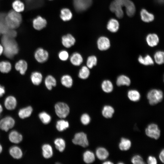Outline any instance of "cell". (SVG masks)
I'll return each instance as SVG.
<instances>
[{"label": "cell", "mask_w": 164, "mask_h": 164, "mask_svg": "<svg viewBox=\"0 0 164 164\" xmlns=\"http://www.w3.org/2000/svg\"><path fill=\"white\" fill-rule=\"evenodd\" d=\"M5 55L9 58H12L16 54L19 50L17 44L13 38L3 35L1 39Z\"/></svg>", "instance_id": "6da1fadb"}, {"label": "cell", "mask_w": 164, "mask_h": 164, "mask_svg": "<svg viewBox=\"0 0 164 164\" xmlns=\"http://www.w3.org/2000/svg\"><path fill=\"white\" fill-rule=\"evenodd\" d=\"M22 21V16L19 12L14 10H11L5 15V23L10 29H14L18 28Z\"/></svg>", "instance_id": "7a4b0ae2"}, {"label": "cell", "mask_w": 164, "mask_h": 164, "mask_svg": "<svg viewBox=\"0 0 164 164\" xmlns=\"http://www.w3.org/2000/svg\"><path fill=\"white\" fill-rule=\"evenodd\" d=\"M131 1L130 0H114L110 5V9L115 14L117 18H121L124 15L122 8L125 7L126 9Z\"/></svg>", "instance_id": "3957f363"}, {"label": "cell", "mask_w": 164, "mask_h": 164, "mask_svg": "<svg viewBox=\"0 0 164 164\" xmlns=\"http://www.w3.org/2000/svg\"><path fill=\"white\" fill-rule=\"evenodd\" d=\"M147 97L149 104L154 105L162 101L163 94L162 91L160 90L153 89L148 93Z\"/></svg>", "instance_id": "277c9868"}, {"label": "cell", "mask_w": 164, "mask_h": 164, "mask_svg": "<svg viewBox=\"0 0 164 164\" xmlns=\"http://www.w3.org/2000/svg\"><path fill=\"white\" fill-rule=\"evenodd\" d=\"M146 135L148 137L157 140L160 137L161 132L158 125L154 123L149 125L145 130Z\"/></svg>", "instance_id": "5b68a950"}, {"label": "cell", "mask_w": 164, "mask_h": 164, "mask_svg": "<svg viewBox=\"0 0 164 164\" xmlns=\"http://www.w3.org/2000/svg\"><path fill=\"white\" fill-rule=\"evenodd\" d=\"M55 108L56 115L60 118H65L69 113V106L64 102L57 103L55 105Z\"/></svg>", "instance_id": "8992f818"}, {"label": "cell", "mask_w": 164, "mask_h": 164, "mask_svg": "<svg viewBox=\"0 0 164 164\" xmlns=\"http://www.w3.org/2000/svg\"><path fill=\"white\" fill-rule=\"evenodd\" d=\"M92 0H73V6L79 12L86 11L91 5Z\"/></svg>", "instance_id": "52a82bcc"}, {"label": "cell", "mask_w": 164, "mask_h": 164, "mask_svg": "<svg viewBox=\"0 0 164 164\" xmlns=\"http://www.w3.org/2000/svg\"><path fill=\"white\" fill-rule=\"evenodd\" d=\"M74 144L77 145L84 147H87L88 145V142L86 135L83 132L76 133L72 140Z\"/></svg>", "instance_id": "ba28073f"}, {"label": "cell", "mask_w": 164, "mask_h": 164, "mask_svg": "<svg viewBox=\"0 0 164 164\" xmlns=\"http://www.w3.org/2000/svg\"><path fill=\"white\" fill-rule=\"evenodd\" d=\"M34 57L36 61L40 63L46 62L49 57L48 51L43 48H39L35 51Z\"/></svg>", "instance_id": "9c48e42d"}, {"label": "cell", "mask_w": 164, "mask_h": 164, "mask_svg": "<svg viewBox=\"0 0 164 164\" xmlns=\"http://www.w3.org/2000/svg\"><path fill=\"white\" fill-rule=\"evenodd\" d=\"M15 124L14 120L11 117L7 116L0 120V129L5 132H7L14 127Z\"/></svg>", "instance_id": "30bf717a"}, {"label": "cell", "mask_w": 164, "mask_h": 164, "mask_svg": "<svg viewBox=\"0 0 164 164\" xmlns=\"http://www.w3.org/2000/svg\"><path fill=\"white\" fill-rule=\"evenodd\" d=\"M97 46L99 50L101 51L108 49L110 47V42L108 38L104 36L99 37L97 42Z\"/></svg>", "instance_id": "8fae6325"}, {"label": "cell", "mask_w": 164, "mask_h": 164, "mask_svg": "<svg viewBox=\"0 0 164 164\" xmlns=\"http://www.w3.org/2000/svg\"><path fill=\"white\" fill-rule=\"evenodd\" d=\"M76 42L75 37L70 34H67L61 38V43L63 46L67 48H69L74 46Z\"/></svg>", "instance_id": "7c38bea8"}, {"label": "cell", "mask_w": 164, "mask_h": 164, "mask_svg": "<svg viewBox=\"0 0 164 164\" xmlns=\"http://www.w3.org/2000/svg\"><path fill=\"white\" fill-rule=\"evenodd\" d=\"M32 23L34 28L37 30H40L46 26L47 22L45 19L38 16L33 19Z\"/></svg>", "instance_id": "4fadbf2b"}, {"label": "cell", "mask_w": 164, "mask_h": 164, "mask_svg": "<svg viewBox=\"0 0 164 164\" xmlns=\"http://www.w3.org/2000/svg\"><path fill=\"white\" fill-rule=\"evenodd\" d=\"M71 63L74 66H80L83 62V58L82 55L78 52L73 53L69 57Z\"/></svg>", "instance_id": "5bb4252c"}, {"label": "cell", "mask_w": 164, "mask_h": 164, "mask_svg": "<svg viewBox=\"0 0 164 164\" xmlns=\"http://www.w3.org/2000/svg\"><path fill=\"white\" fill-rule=\"evenodd\" d=\"M44 84L46 88L49 90H51L57 85V81L55 78L51 75H48L45 78Z\"/></svg>", "instance_id": "9a60e30c"}, {"label": "cell", "mask_w": 164, "mask_h": 164, "mask_svg": "<svg viewBox=\"0 0 164 164\" xmlns=\"http://www.w3.org/2000/svg\"><path fill=\"white\" fill-rule=\"evenodd\" d=\"M60 82L63 86L67 88H70L73 84V80L70 75L65 74L61 77Z\"/></svg>", "instance_id": "2e32d148"}, {"label": "cell", "mask_w": 164, "mask_h": 164, "mask_svg": "<svg viewBox=\"0 0 164 164\" xmlns=\"http://www.w3.org/2000/svg\"><path fill=\"white\" fill-rule=\"evenodd\" d=\"M16 104L17 101L15 98L12 96L7 97L4 102L5 108L9 110L14 109L16 107Z\"/></svg>", "instance_id": "e0dca14e"}, {"label": "cell", "mask_w": 164, "mask_h": 164, "mask_svg": "<svg viewBox=\"0 0 164 164\" xmlns=\"http://www.w3.org/2000/svg\"><path fill=\"white\" fill-rule=\"evenodd\" d=\"M148 45L150 47H153L157 46L159 43V39L157 35L155 33L148 35L146 38Z\"/></svg>", "instance_id": "ac0fdd59"}, {"label": "cell", "mask_w": 164, "mask_h": 164, "mask_svg": "<svg viewBox=\"0 0 164 164\" xmlns=\"http://www.w3.org/2000/svg\"><path fill=\"white\" fill-rule=\"evenodd\" d=\"M73 14L68 8H64L60 10V17L63 21L67 22L70 20L72 18Z\"/></svg>", "instance_id": "d6986e66"}, {"label": "cell", "mask_w": 164, "mask_h": 164, "mask_svg": "<svg viewBox=\"0 0 164 164\" xmlns=\"http://www.w3.org/2000/svg\"><path fill=\"white\" fill-rule=\"evenodd\" d=\"M9 138L11 142L16 144L20 143L22 140V135L16 131H12L9 134Z\"/></svg>", "instance_id": "ffe728a7"}, {"label": "cell", "mask_w": 164, "mask_h": 164, "mask_svg": "<svg viewBox=\"0 0 164 164\" xmlns=\"http://www.w3.org/2000/svg\"><path fill=\"white\" fill-rule=\"evenodd\" d=\"M132 142L128 138L122 137L119 143L118 147L120 150L126 151L130 148Z\"/></svg>", "instance_id": "44dd1931"}, {"label": "cell", "mask_w": 164, "mask_h": 164, "mask_svg": "<svg viewBox=\"0 0 164 164\" xmlns=\"http://www.w3.org/2000/svg\"><path fill=\"white\" fill-rule=\"evenodd\" d=\"M119 26V23L117 20L114 19H111L108 21L107 28L110 32H115L118 31Z\"/></svg>", "instance_id": "7402d4cb"}, {"label": "cell", "mask_w": 164, "mask_h": 164, "mask_svg": "<svg viewBox=\"0 0 164 164\" xmlns=\"http://www.w3.org/2000/svg\"><path fill=\"white\" fill-rule=\"evenodd\" d=\"M141 18L142 21L149 22L153 21L154 19L153 14L149 12L145 9H142L140 12Z\"/></svg>", "instance_id": "603a6c76"}, {"label": "cell", "mask_w": 164, "mask_h": 164, "mask_svg": "<svg viewBox=\"0 0 164 164\" xmlns=\"http://www.w3.org/2000/svg\"><path fill=\"white\" fill-rule=\"evenodd\" d=\"M114 113V109L112 106L110 105H105L103 108L102 114L104 118H111Z\"/></svg>", "instance_id": "cb8c5ba5"}, {"label": "cell", "mask_w": 164, "mask_h": 164, "mask_svg": "<svg viewBox=\"0 0 164 164\" xmlns=\"http://www.w3.org/2000/svg\"><path fill=\"white\" fill-rule=\"evenodd\" d=\"M109 155L108 151L104 148L99 147L96 150V156L100 160H103L106 159L109 156Z\"/></svg>", "instance_id": "d4e9b609"}, {"label": "cell", "mask_w": 164, "mask_h": 164, "mask_svg": "<svg viewBox=\"0 0 164 164\" xmlns=\"http://www.w3.org/2000/svg\"><path fill=\"white\" fill-rule=\"evenodd\" d=\"M131 80L128 76L121 75L119 76L116 80V83L118 86L126 85L129 86L131 84Z\"/></svg>", "instance_id": "484cf974"}, {"label": "cell", "mask_w": 164, "mask_h": 164, "mask_svg": "<svg viewBox=\"0 0 164 164\" xmlns=\"http://www.w3.org/2000/svg\"><path fill=\"white\" fill-rule=\"evenodd\" d=\"M27 63L25 61L20 60L15 63V68L16 70L19 71L21 74L23 75L27 70Z\"/></svg>", "instance_id": "4316f807"}, {"label": "cell", "mask_w": 164, "mask_h": 164, "mask_svg": "<svg viewBox=\"0 0 164 164\" xmlns=\"http://www.w3.org/2000/svg\"><path fill=\"white\" fill-rule=\"evenodd\" d=\"M90 74V69L86 65L83 66L80 69L78 74V77L82 80L87 79Z\"/></svg>", "instance_id": "83f0119b"}, {"label": "cell", "mask_w": 164, "mask_h": 164, "mask_svg": "<svg viewBox=\"0 0 164 164\" xmlns=\"http://www.w3.org/2000/svg\"><path fill=\"white\" fill-rule=\"evenodd\" d=\"M43 75L39 72H33L31 76V80L32 83L36 85H38L41 83L43 79Z\"/></svg>", "instance_id": "f1b7e54d"}, {"label": "cell", "mask_w": 164, "mask_h": 164, "mask_svg": "<svg viewBox=\"0 0 164 164\" xmlns=\"http://www.w3.org/2000/svg\"><path fill=\"white\" fill-rule=\"evenodd\" d=\"M128 99L133 102H137L139 101L141 98L140 93L136 90L132 89L129 90L127 93Z\"/></svg>", "instance_id": "f546056e"}, {"label": "cell", "mask_w": 164, "mask_h": 164, "mask_svg": "<svg viewBox=\"0 0 164 164\" xmlns=\"http://www.w3.org/2000/svg\"><path fill=\"white\" fill-rule=\"evenodd\" d=\"M32 111V108L31 106L22 108L19 111L18 113L19 116L22 119L28 118L31 115Z\"/></svg>", "instance_id": "4dcf8cb0"}, {"label": "cell", "mask_w": 164, "mask_h": 164, "mask_svg": "<svg viewBox=\"0 0 164 164\" xmlns=\"http://www.w3.org/2000/svg\"><path fill=\"white\" fill-rule=\"evenodd\" d=\"M103 91L105 93H108L111 92L113 89V86L111 82L108 80H103L101 85Z\"/></svg>", "instance_id": "1f68e13d"}, {"label": "cell", "mask_w": 164, "mask_h": 164, "mask_svg": "<svg viewBox=\"0 0 164 164\" xmlns=\"http://www.w3.org/2000/svg\"><path fill=\"white\" fill-rule=\"evenodd\" d=\"M9 152L11 156L15 159H19L22 157V151L18 147H12L10 149Z\"/></svg>", "instance_id": "d6a6232c"}, {"label": "cell", "mask_w": 164, "mask_h": 164, "mask_svg": "<svg viewBox=\"0 0 164 164\" xmlns=\"http://www.w3.org/2000/svg\"><path fill=\"white\" fill-rule=\"evenodd\" d=\"M138 60L140 63L145 66L152 65L154 64L152 59L149 55H147L144 57L140 55L138 58Z\"/></svg>", "instance_id": "836d02e7"}, {"label": "cell", "mask_w": 164, "mask_h": 164, "mask_svg": "<svg viewBox=\"0 0 164 164\" xmlns=\"http://www.w3.org/2000/svg\"><path fill=\"white\" fill-rule=\"evenodd\" d=\"M43 155L46 159H48L51 157L53 154V151L51 146L49 145L45 144L42 147Z\"/></svg>", "instance_id": "e575fe53"}, {"label": "cell", "mask_w": 164, "mask_h": 164, "mask_svg": "<svg viewBox=\"0 0 164 164\" xmlns=\"http://www.w3.org/2000/svg\"><path fill=\"white\" fill-rule=\"evenodd\" d=\"M97 57L94 55H90L87 58L86 66L89 69H91L97 65Z\"/></svg>", "instance_id": "d590c367"}, {"label": "cell", "mask_w": 164, "mask_h": 164, "mask_svg": "<svg viewBox=\"0 0 164 164\" xmlns=\"http://www.w3.org/2000/svg\"><path fill=\"white\" fill-rule=\"evenodd\" d=\"M83 159L84 162L87 163H90L93 162L95 159L94 154L92 152L87 151L83 155Z\"/></svg>", "instance_id": "8d00e7d4"}, {"label": "cell", "mask_w": 164, "mask_h": 164, "mask_svg": "<svg viewBox=\"0 0 164 164\" xmlns=\"http://www.w3.org/2000/svg\"><path fill=\"white\" fill-rule=\"evenodd\" d=\"M154 58L155 62L158 65H161L164 62V53L162 51L156 52L154 55Z\"/></svg>", "instance_id": "74e56055"}, {"label": "cell", "mask_w": 164, "mask_h": 164, "mask_svg": "<svg viewBox=\"0 0 164 164\" xmlns=\"http://www.w3.org/2000/svg\"><path fill=\"white\" fill-rule=\"evenodd\" d=\"M11 64L8 61H2L0 62V71L3 73H8L11 69Z\"/></svg>", "instance_id": "f35d334b"}, {"label": "cell", "mask_w": 164, "mask_h": 164, "mask_svg": "<svg viewBox=\"0 0 164 164\" xmlns=\"http://www.w3.org/2000/svg\"><path fill=\"white\" fill-rule=\"evenodd\" d=\"M12 6L14 10L18 12L23 11L24 9V4L19 0L14 1L12 4Z\"/></svg>", "instance_id": "ab89813d"}, {"label": "cell", "mask_w": 164, "mask_h": 164, "mask_svg": "<svg viewBox=\"0 0 164 164\" xmlns=\"http://www.w3.org/2000/svg\"><path fill=\"white\" fill-rule=\"evenodd\" d=\"M56 148L60 152H62L65 147L64 140L61 138H57L54 142Z\"/></svg>", "instance_id": "60d3db41"}, {"label": "cell", "mask_w": 164, "mask_h": 164, "mask_svg": "<svg viewBox=\"0 0 164 164\" xmlns=\"http://www.w3.org/2000/svg\"><path fill=\"white\" fill-rule=\"evenodd\" d=\"M69 124L67 121L63 120H60L56 123V127L57 130L59 131H62L68 128Z\"/></svg>", "instance_id": "b9f144b4"}, {"label": "cell", "mask_w": 164, "mask_h": 164, "mask_svg": "<svg viewBox=\"0 0 164 164\" xmlns=\"http://www.w3.org/2000/svg\"><path fill=\"white\" fill-rule=\"evenodd\" d=\"M39 116L42 122L45 124H47L50 123L51 120L50 116L45 112L40 113Z\"/></svg>", "instance_id": "7bdbcfd3"}, {"label": "cell", "mask_w": 164, "mask_h": 164, "mask_svg": "<svg viewBox=\"0 0 164 164\" xmlns=\"http://www.w3.org/2000/svg\"><path fill=\"white\" fill-rule=\"evenodd\" d=\"M58 57L62 61H65L69 58V55L68 52L66 50H62L58 53Z\"/></svg>", "instance_id": "ee69618b"}, {"label": "cell", "mask_w": 164, "mask_h": 164, "mask_svg": "<svg viewBox=\"0 0 164 164\" xmlns=\"http://www.w3.org/2000/svg\"><path fill=\"white\" fill-rule=\"evenodd\" d=\"M131 162L134 164H145L142 158L138 155L133 156L131 159Z\"/></svg>", "instance_id": "f6af8a7d"}, {"label": "cell", "mask_w": 164, "mask_h": 164, "mask_svg": "<svg viewBox=\"0 0 164 164\" xmlns=\"http://www.w3.org/2000/svg\"><path fill=\"white\" fill-rule=\"evenodd\" d=\"M80 120L84 125H87L90 122L91 119L89 116L87 114H83L81 116Z\"/></svg>", "instance_id": "bcb514c9"}, {"label": "cell", "mask_w": 164, "mask_h": 164, "mask_svg": "<svg viewBox=\"0 0 164 164\" xmlns=\"http://www.w3.org/2000/svg\"><path fill=\"white\" fill-rule=\"evenodd\" d=\"M147 162L149 164H157V161L156 158L152 155L148 156L147 159Z\"/></svg>", "instance_id": "7dc6e473"}, {"label": "cell", "mask_w": 164, "mask_h": 164, "mask_svg": "<svg viewBox=\"0 0 164 164\" xmlns=\"http://www.w3.org/2000/svg\"><path fill=\"white\" fill-rule=\"evenodd\" d=\"M29 7H32L35 5L36 0H25Z\"/></svg>", "instance_id": "c3c4849f"}, {"label": "cell", "mask_w": 164, "mask_h": 164, "mask_svg": "<svg viewBox=\"0 0 164 164\" xmlns=\"http://www.w3.org/2000/svg\"><path fill=\"white\" fill-rule=\"evenodd\" d=\"M164 149H162L159 153V158L161 161L163 163H164Z\"/></svg>", "instance_id": "681fc988"}, {"label": "cell", "mask_w": 164, "mask_h": 164, "mask_svg": "<svg viewBox=\"0 0 164 164\" xmlns=\"http://www.w3.org/2000/svg\"><path fill=\"white\" fill-rule=\"evenodd\" d=\"M5 89L4 87L0 85V97H2L5 93Z\"/></svg>", "instance_id": "f907efd6"}, {"label": "cell", "mask_w": 164, "mask_h": 164, "mask_svg": "<svg viewBox=\"0 0 164 164\" xmlns=\"http://www.w3.org/2000/svg\"><path fill=\"white\" fill-rule=\"evenodd\" d=\"M4 49L2 45L0 44V55H1L3 52Z\"/></svg>", "instance_id": "816d5d0a"}, {"label": "cell", "mask_w": 164, "mask_h": 164, "mask_svg": "<svg viewBox=\"0 0 164 164\" xmlns=\"http://www.w3.org/2000/svg\"><path fill=\"white\" fill-rule=\"evenodd\" d=\"M113 163V162L110 161H107L103 163V164H112Z\"/></svg>", "instance_id": "f5cc1de1"}, {"label": "cell", "mask_w": 164, "mask_h": 164, "mask_svg": "<svg viewBox=\"0 0 164 164\" xmlns=\"http://www.w3.org/2000/svg\"><path fill=\"white\" fill-rule=\"evenodd\" d=\"M3 111V108L2 106L0 104V114Z\"/></svg>", "instance_id": "db71d44e"}, {"label": "cell", "mask_w": 164, "mask_h": 164, "mask_svg": "<svg viewBox=\"0 0 164 164\" xmlns=\"http://www.w3.org/2000/svg\"><path fill=\"white\" fill-rule=\"evenodd\" d=\"M2 147L1 145L0 144V154L1 153V152H2Z\"/></svg>", "instance_id": "11a10c76"}, {"label": "cell", "mask_w": 164, "mask_h": 164, "mask_svg": "<svg viewBox=\"0 0 164 164\" xmlns=\"http://www.w3.org/2000/svg\"><path fill=\"white\" fill-rule=\"evenodd\" d=\"M118 163V164H123L124 163L123 162H119Z\"/></svg>", "instance_id": "9f6ffc18"}, {"label": "cell", "mask_w": 164, "mask_h": 164, "mask_svg": "<svg viewBox=\"0 0 164 164\" xmlns=\"http://www.w3.org/2000/svg\"><path fill=\"white\" fill-rule=\"evenodd\" d=\"M50 0V1H52V0Z\"/></svg>", "instance_id": "6f0895ef"}]
</instances>
